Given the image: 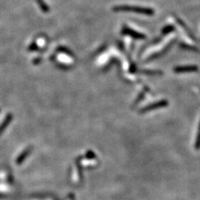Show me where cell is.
<instances>
[{
    "mask_svg": "<svg viewBox=\"0 0 200 200\" xmlns=\"http://www.w3.org/2000/svg\"><path fill=\"white\" fill-rule=\"evenodd\" d=\"M122 33H127V34L130 35V36H133V38L135 39H144L145 38V36L144 34H142V33H137V32L134 31L133 30H130V29H128L127 27L126 28H124L122 30Z\"/></svg>",
    "mask_w": 200,
    "mask_h": 200,
    "instance_id": "277c9868",
    "label": "cell"
},
{
    "mask_svg": "<svg viewBox=\"0 0 200 200\" xmlns=\"http://www.w3.org/2000/svg\"><path fill=\"white\" fill-rule=\"evenodd\" d=\"M168 105V102L166 101V100H161V101L157 102L154 103V104L151 105H148L147 107L144 108L141 110V111L142 113L148 112V111H151V110L160 108H164Z\"/></svg>",
    "mask_w": 200,
    "mask_h": 200,
    "instance_id": "7a4b0ae2",
    "label": "cell"
},
{
    "mask_svg": "<svg viewBox=\"0 0 200 200\" xmlns=\"http://www.w3.org/2000/svg\"><path fill=\"white\" fill-rule=\"evenodd\" d=\"M194 147L196 150L200 149V122H199V130H198L197 135H196V140H195Z\"/></svg>",
    "mask_w": 200,
    "mask_h": 200,
    "instance_id": "5b68a950",
    "label": "cell"
},
{
    "mask_svg": "<svg viewBox=\"0 0 200 200\" xmlns=\"http://www.w3.org/2000/svg\"><path fill=\"white\" fill-rule=\"evenodd\" d=\"M115 11H127V12H134L138 14H145V15H153L154 11L151 8L142 7H136V6H117L114 8Z\"/></svg>",
    "mask_w": 200,
    "mask_h": 200,
    "instance_id": "6da1fadb",
    "label": "cell"
},
{
    "mask_svg": "<svg viewBox=\"0 0 200 200\" xmlns=\"http://www.w3.org/2000/svg\"><path fill=\"white\" fill-rule=\"evenodd\" d=\"M173 30V27L172 26H167L166 27H164V29L163 30V33H168L169 32L172 31Z\"/></svg>",
    "mask_w": 200,
    "mask_h": 200,
    "instance_id": "8992f818",
    "label": "cell"
},
{
    "mask_svg": "<svg viewBox=\"0 0 200 200\" xmlns=\"http://www.w3.org/2000/svg\"><path fill=\"white\" fill-rule=\"evenodd\" d=\"M198 70V67L196 65L178 66L174 68L176 73H188V72H195Z\"/></svg>",
    "mask_w": 200,
    "mask_h": 200,
    "instance_id": "3957f363",
    "label": "cell"
}]
</instances>
